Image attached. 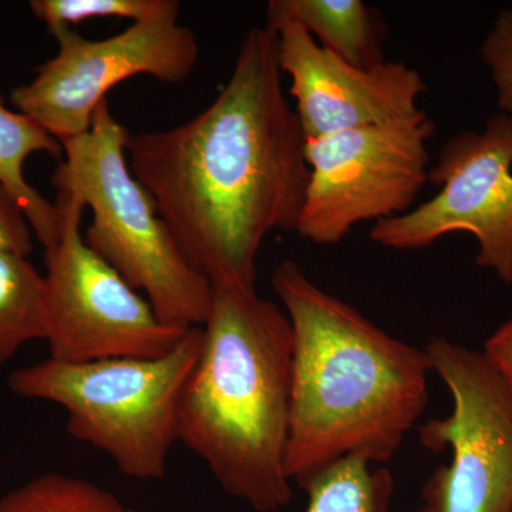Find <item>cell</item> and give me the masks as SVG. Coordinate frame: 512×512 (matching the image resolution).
<instances>
[{"label": "cell", "mask_w": 512, "mask_h": 512, "mask_svg": "<svg viewBox=\"0 0 512 512\" xmlns=\"http://www.w3.org/2000/svg\"><path fill=\"white\" fill-rule=\"evenodd\" d=\"M429 180L439 192L400 217L376 222L370 239L407 251L467 232L477 241V265L512 285V117L497 114L483 130L451 138Z\"/></svg>", "instance_id": "cell-9"}, {"label": "cell", "mask_w": 512, "mask_h": 512, "mask_svg": "<svg viewBox=\"0 0 512 512\" xmlns=\"http://www.w3.org/2000/svg\"><path fill=\"white\" fill-rule=\"evenodd\" d=\"M266 26L293 22L323 49L362 69L384 62L375 12L360 0H272Z\"/></svg>", "instance_id": "cell-12"}, {"label": "cell", "mask_w": 512, "mask_h": 512, "mask_svg": "<svg viewBox=\"0 0 512 512\" xmlns=\"http://www.w3.org/2000/svg\"><path fill=\"white\" fill-rule=\"evenodd\" d=\"M127 136L109 101H101L90 130L62 143L66 160L52 183L90 207L87 247L134 291L146 293L161 322L201 328L211 309L212 282L185 258L153 195L131 173Z\"/></svg>", "instance_id": "cell-4"}, {"label": "cell", "mask_w": 512, "mask_h": 512, "mask_svg": "<svg viewBox=\"0 0 512 512\" xmlns=\"http://www.w3.org/2000/svg\"><path fill=\"white\" fill-rule=\"evenodd\" d=\"M33 237L35 234L19 202L0 183V252L28 258L33 251Z\"/></svg>", "instance_id": "cell-19"}, {"label": "cell", "mask_w": 512, "mask_h": 512, "mask_svg": "<svg viewBox=\"0 0 512 512\" xmlns=\"http://www.w3.org/2000/svg\"><path fill=\"white\" fill-rule=\"evenodd\" d=\"M46 336L45 275L25 256L0 252V369L23 346Z\"/></svg>", "instance_id": "cell-14"}, {"label": "cell", "mask_w": 512, "mask_h": 512, "mask_svg": "<svg viewBox=\"0 0 512 512\" xmlns=\"http://www.w3.org/2000/svg\"><path fill=\"white\" fill-rule=\"evenodd\" d=\"M62 235L46 251L47 336L50 357L84 363L157 357L188 329L165 325L147 299L87 247L80 224L84 204L59 192Z\"/></svg>", "instance_id": "cell-8"}, {"label": "cell", "mask_w": 512, "mask_h": 512, "mask_svg": "<svg viewBox=\"0 0 512 512\" xmlns=\"http://www.w3.org/2000/svg\"><path fill=\"white\" fill-rule=\"evenodd\" d=\"M271 284L293 332L289 480L303 488L346 457L389 463L429 400L426 349L387 335L295 262L276 266Z\"/></svg>", "instance_id": "cell-2"}, {"label": "cell", "mask_w": 512, "mask_h": 512, "mask_svg": "<svg viewBox=\"0 0 512 512\" xmlns=\"http://www.w3.org/2000/svg\"><path fill=\"white\" fill-rule=\"evenodd\" d=\"M128 512H138V511L128 510Z\"/></svg>", "instance_id": "cell-21"}, {"label": "cell", "mask_w": 512, "mask_h": 512, "mask_svg": "<svg viewBox=\"0 0 512 512\" xmlns=\"http://www.w3.org/2000/svg\"><path fill=\"white\" fill-rule=\"evenodd\" d=\"M62 151V144L45 128L26 114L9 110L0 97V183L19 202L45 251L56 247L62 235V211L26 181L23 165L33 154L60 157Z\"/></svg>", "instance_id": "cell-13"}, {"label": "cell", "mask_w": 512, "mask_h": 512, "mask_svg": "<svg viewBox=\"0 0 512 512\" xmlns=\"http://www.w3.org/2000/svg\"><path fill=\"white\" fill-rule=\"evenodd\" d=\"M481 57L493 77L501 113L512 117V8L501 10L485 37Z\"/></svg>", "instance_id": "cell-18"}, {"label": "cell", "mask_w": 512, "mask_h": 512, "mask_svg": "<svg viewBox=\"0 0 512 512\" xmlns=\"http://www.w3.org/2000/svg\"><path fill=\"white\" fill-rule=\"evenodd\" d=\"M0 512H128L119 498L92 481L40 474L0 497Z\"/></svg>", "instance_id": "cell-16"}, {"label": "cell", "mask_w": 512, "mask_h": 512, "mask_svg": "<svg viewBox=\"0 0 512 512\" xmlns=\"http://www.w3.org/2000/svg\"><path fill=\"white\" fill-rule=\"evenodd\" d=\"M266 28L278 39L279 67L291 79L289 93L306 140L382 126L420 110L426 83L407 64L384 60L362 69L323 49L298 23Z\"/></svg>", "instance_id": "cell-11"}, {"label": "cell", "mask_w": 512, "mask_h": 512, "mask_svg": "<svg viewBox=\"0 0 512 512\" xmlns=\"http://www.w3.org/2000/svg\"><path fill=\"white\" fill-rule=\"evenodd\" d=\"M483 352L512 389V318L485 340Z\"/></svg>", "instance_id": "cell-20"}, {"label": "cell", "mask_w": 512, "mask_h": 512, "mask_svg": "<svg viewBox=\"0 0 512 512\" xmlns=\"http://www.w3.org/2000/svg\"><path fill=\"white\" fill-rule=\"evenodd\" d=\"M202 328L157 357L67 363L49 357L9 376L10 392L62 407L67 433L116 464L123 476L160 480L178 441L181 397L201 352Z\"/></svg>", "instance_id": "cell-5"}, {"label": "cell", "mask_w": 512, "mask_h": 512, "mask_svg": "<svg viewBox=\"0 0 512 512\" xmlns=\"http://www.w3.org/2000/svg\"><path fill=\"white\" fill-rule=\"evenodd\" d=\"M305 512H390L392 473L359 457H346L323 470L302 488Z\"/></svg>", "instance_id": "cell-15"}, {"label": "cell", "mask_w": 512, "mask_h": 512, "mask_svg": "<svg viewBox=\"0 0 512 512\" xmlns=\"http://www.w3.org/2000/svg\"><path fill=\"white\" fill-rule=\"evenodd\" d=\"M433 372L453 399L443 419L419 427L420 443L451 451L421 490L419 512H512V389L484 355L440 336L427 343Z\"/></svg>", "instance_id": "cell-6"}, {"label": "cell", "mask_w": 512, "mask_h": 512, "mask_svg": "<svg viewBox=\"0 0 512 512\" xmlns=\"http://www.w3.org/2000/svg\"><path fill=\"white\" fill-rule=\"evenodd\" d=\"M201 352L185 384L178 441L207 464L225 493L258 512L292 500L293 332L255 288L212 282Z\"/></svg>", "instance_id": "cell-3"}, {"label": "cell", "mask_w": 512, "mask_h": 512, "mask_svg": "<svg viewBox=\"0 0 512 512\" xmlns=\"http://www.w3.org/2000/svg\"><path fill=\"white\" fill-rule=\"evenodd\" d=\"M59 53L36 67L35 79L15 87L10 103L60 144L92 127L106 94L130 77L178 84L200 56L197 37L177 20L133 23L120 35L86 39L73 29L56 32Z\"/></svg>", "instance_id": "cell-10"}, {"label": "cell", "mask_w": 512, "mask_h": 512, "mask_svg": "<svg viewBox=\"0 0 512 512\" xmlns=\"http://www.w3.org/2000/svg\"><path fill=\"white\" fill-rule=\"evenodd\" d=\"M433 120L417 111L382 126L306 140L309 175L296 234L335 245L362 222L409 212L429 180Z\"/></svg>", "instance_id": "cell-7"}, {"label": "cell", "mask_w": 512, "mask_h": 512, "mask_svg": "<svg viewBox=\"0 0 512 512\" xmlns=\"http://www.w3.org/2000/svg\"><path fill=\"white\" fill-rule=\"evenodd\" d=\"M126 153L190 264L255 288L259 249L275 229L295 231L311 175L275 33L249 30L217 99L170 130L128 131Z\"/></svg>", "instance_id": "cell-1"}, {"label": "cell", "mask_w": 512, "mask_h": 512, "mask_svg": "<svg viewBox=\"0 0 512 512\" xmlns=\"http://www.w3.org/2000/svg\"><path fill=\"white\" fill-rule=\"evenodd\" d=\"M29 8L50 35L84 20L96 18L131 19L134 23L177 20V0H32Z\"/></svg>", "instance_id": "cell-17"}]
</instances>
